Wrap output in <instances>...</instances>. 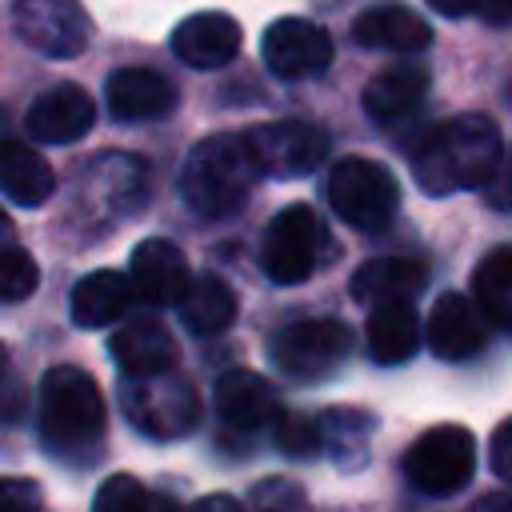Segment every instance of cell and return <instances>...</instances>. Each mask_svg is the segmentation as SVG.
<instances>
[{
    "mask_svg": "<svg viewBox=\"0 0 512 512\" xmlns=\"http://www.w3.org/2000/svg\"><path fill=\"white\" fill-rule=\"evenodd\" d=\"M276 448L284 456H316L324 448V436H320V420L312 416H300V412H280L276 416V432H272Z\"/></svg>",
    "mask_w": 512,
    "mask_h": 512,
    "instance_id": "31",
    "label": "cell"
},
{
    "mask_svg": "<svg viewBox=\"0 0 512 512\" xmlns=\"http://www.w3.org/2000/svg\"><path fill=\"white\" fill-rule=\"evenodd\" d=\"M28 136L40 144H72L80 136L92 132L96 124V104L84 88L76 84H56L48 92H40L24 116Z\"/></svg>",
    "mask_w": 512,
    "mask_h": 512,
    "instance_id": "17",
    "label": "cell"
},
{
    "mask_svg": "<svg viewBox=\"0 0 512 512\" xmlns=\"http://www.w3.org/2000/svg\"><path fill=\"white\" fill-rule=\"evenodd\" d=\"M484 320L460 292H444L428 316V348L440 360H468L484 348Z\"/></svg>",
    "mask_w": 512,
    "mask_h": 512,
    "instance_id": "19",
    "label": "cell"
},
{
    "mask_svg": "<svg viewBox=\"0 0 512 512\" xmlns=\"http://www.w3.org/2000/svg\"><path fill=\"white\" fill-rule=\"evenodd\" d=\"M92 512H152V496L136 476L116 472L96 488Z\"/></svg>",
    "mask_w": 512,
    "mask_h": 512,
    "instance_id": "30",
    "label": "cell"
},
{
    "mask_svg": "<svg viewBox=\"0 0 512 512\" xmlns=\"http://www.w3.org/2000/svg\"><path fill=\"white\" fill-rule=\"evenodd\" d=\"M404 472L428 496H452V492L468 488V480L476 472V440H472V432L460 428V424L428 428L408 448Z\"/></svg>",
    "mask_w": 512,
    "mask_h": 512,
    "instance_id": "8",
    "label": "cell"
},
{
    "mask_svg": "<svg viewBox=\"0 0 512 512\" xmlns=\"http://www.w3.org/2000/svg\"><path fill=\"white\" fill-rule=\"evenodd\" d=\"M484 196H488V204H492V208L512 212V152H504V156H500V164H496L492 180L484 184Z\"/></svg>",
    "mask_w": 512,
    "mask_h": 512,
    "instance_id": "34",
    "label": "cell"
},
{
    "mask_svg": "<svg viewBox=\"0 0 512 512\" xmlns=\"http://www.w3.org/2000/svg\"><path fill=\"white\" fill-rule=\"evenodd\" d=\"M120 408L152 440H180L200 420V396L192 380L180 376L176 368L156 372V376H124Z\"/></svg>",
    "mask_w": 512,
    "mask_h": 512,
    "instance_id": "4",
    "label": "cell"
},
{
    "mask_svg": "<svg viewBox=\"0 0 512 512\" xmlns=\"http://www.w3.org/2000/svg\"><path fill=\"white\" fill-rule=\"evenodd\" d=\"M320 436L324 448L344 464V468H360L368 456V436H372V416L356 412V408H328L320 416Z\"/></svg>",
    "mask_w": 512,
    "mask_h": 512,
    "instance_id": "28",
    "label": "cell"
},
{
    "mask_svg": "<svg viewBox=\"0 0 512 512\" xmlns=\"http://www.w3.org/2000/svg\"><path fill=\"white\" fill-rule=\"evenodd\" d=\"M244 140L252 148L260 176H272V180H300V176L316 172L320 160L328 156V136L304 120L256 124L244 132Z\"/></svg>",
    "mask_w": 512,
    "mask_h": 512,
    "instance_id": "10",
    "label": "cell"
},
{
    "mask_svg": "<svg viewBox=\"0 0 512 512\" xmlns=\"http://www.w3.org/2000/svg\"><path fill=\"white\" fill-rule=\"evenodd\" d=\"M12 28L32 52L48 60H72L92 40V20L80 0H16Z\"/></svg>",
    "mask_w": 512,
    "mask_h": 512,
    "instance_id": "9",
    "label": "cell"
},
{
    "mask_svg": "<svg viewBox=\"0 0 512 512\" xmlns=\"http://www.w3.org/2000/svg\"><path fill=\"white\" fill-rule=\"evenodd\" d=\"M472 292H476L484 316L512 328V248H496L476 264Z\"/></svg>",
    "mask_w": 512,
    "mask_h": 512,
    "instance_id": "27",
    "label": "cell"
},
{
    "mask_svg": "<svg viewBox=\"0 0 512 512\" xmlns=\"http://www.w3.org/2000/svg\"><path fill=\"white\" fill-rule=\"evenodd\" d=\"M176 308L192 336H216L236 320V296L220 276H192Z\"/></svg>",
    "mask_w": 512,
    "mask_h": 512,
    "instance_id": "26",
    "label": "cell"
},
{
    "mask_svg": "<svg viewBox=\"0 0 512 512\" xmlns=\"http://www.w3.org/2000/svg\"><path fill=\"white\" fill-rule=\"evenodd\" d=\"M0 512H40V484L24 476H0Z\"/></svg>",
    "mask_w": 512,
    "mask_h": 512,
    "instance_id": "32",
    "label": "cell"
},
{
    "mask_svg": "<svg viewBox=\"0 0 512 512\" xmlns=\"http://www.w3.org/2000/svg\"><path fill=\"white\" fill-rule=\"evenodd\" d=\"M472 512H512V496H488V500H480Z\"/></svg>",
    "mask_w": 512,
    "mask_h": 512,
    "instance_id": "39",
    "label": "cell"
},
{
    "mask_svg": "<svg viewBox=\"0 0 512 512\" xmlns=\"http://www.w3.org/2000/svg\"><path fill=\"white\" fill-rule=\"evenodd\" d=\"M428 96V68L420 64H392L380 76L368 80L364 88V112L372 124L392 128L400 120H408Z\"/></svg>",
    "mask_w": 512,
    "mask_h": 512,
    "instance_id": "18",
    "label": "cell"
},
{
    "mask_svg": "<svg viewBox=\"0 0 512 512\" xmlns=\"http://www.w3.org/2000/svg\"><path fill=\"white\" fill-rule=\"evenodd\" d=\"M324 224L308 204H288L280 208L260 240V268L272 284H300L316 272L324 256Z\"/></svg>",
    "mask_w": 512,
    "mask_h": 512,
    "instance_id": "6",
    "label": "cell"
},
{
    "mask_svg": "<svg viewBox=\"0 0 512 512\" xmlns=\"http://www.w3.org/2000/svg\"><path fill=\"white\" fill-rule=\"evenodd\" d=\"M152 512H180V508H176L168 496H160V500H152Z\"/></svg>",
    "mask_w": 512,
    "mask_h": 512,
    "instance_id": "40",
    "label": "cell"
},
{
    "mask_svg": "<svg viewBox=\"0 0 512 512\" xmlns=\"http://www.w3.org/2000/svg\"><path fill=\"white\" fill-rule=\"evenodd\" d=\"M104 396L84 368H48L40 384V436L44 448L68 460H84L104 440Z\"/></svg>",
    "mask_w": 512,
    "mask_h": 512,
    "instance_id": "3",
    "label": "cell"
},
{
    "mask_svg": "<svg viewBox=\"0 0 512 512\" xmlns=\"http://www.w3.org/2000/svg\"><path fill=\"white\" fill-rule=\"evenodd\" d=\"M216 416L228 432L236 436H252L268 424H276L280 408H276V392L272 384L260 376V372H248V368H232L216 380Z\"/></svg>",
    "mask_w": 512,
    "mask_h": 512,
    "instance_id": "15",
    "label": "cell"
},
{
    "mask_svg": "<svg viewBox=\"0 0 512 512\" xmlns=\"http://www.w3.org/2000/svg\"><path fill=\"white\" fill-rule=\"evenodd\" d=\"M192 512H244V504L236 496H228V492H208V496H200L192 504Z\"/></svg>",
    "mask_w": 512,
    "mask_h": 512,
    "instance_id": "37",
    "label": "cell"
},
{
    "mask_svg": "<svg viewBox=\"0 0 512 512\" xmlns=\"http://www.w3.org/2000/svg\"><path fill=\"white\" fill-rule=\"evenodd\" d=\"M244 44L240 24L228 12H192L172 28V52L180 64L196 72H212L236 60Z\"/></svg>",
    "mask_w": 512,
    "mask_h": 512,
    "instance_id": "13",
    "label": "cell"
},
{
    "mask_svg": "<svg viewBox=\"0 0 512 512\" xmlns=\"http://www.w3.org/2000/svg\"><path fill=\"white\" fill-rule=\"evenodd\" d=\"M128 280H132V292L144 300V304H180V296L188 292L192 284V272H188V260L184 252L172 244V240H140L132 248V260H128Z\"/></svg>",
    "mask_w": 512,
    "mask_h": 512,
    "instance_id": "14",
    "label": "cell"
},
{
    "mask_svg": "<svg viewBox=\"0 0 512 512\" xmlns=\"http://www.w3.org/2000/svg\"><path fill=\"white\" fill-rule=\"evenodd\" d=\"M352 40L360 48H388V52H420L432 44V28L408 4H376L356 16Z\"/></svg>",
    "mask_w": 512,
    "mask_h": 512,
    "instance_id": "21",
    "label": "cell"
},
{
    "mask_svg": "<svg viewBox=\"0 0 512 512\" xmlns=\"http://www.w3.org/2000/svg\"><path fill=\"white\" fill-rule=\"evenodd\" d=\"M368 356L376 364H404L416 356L420 348V320H416V308L408 300H396V304H376L368 312Z\"/></svg>",
    "mask_w": 512,
    "mask_h": 512,
    "instance_id": "24",
    "label": "cell"
},
{
    "mask_svg": "<svg viewBox=\"0 0 512 512\" xmlns=\"http://www.w3.org/2000/svg\"><path fill=\"white\" fill-rule=\"evenodd\" d=\"M504 156V136L492 116L460 112L420 136L412 152V176L428 196H456L484 188Z\"/></svg>",
    "mask_w": 512,
    "mask_h": 512,
    "instance_id": "1",
    "label": "cell"
},
{
    "mask_svg": "<svg viewBox=\"0 0 512 512\" xmlns=\"http://www.w3.org/2000/svg\"><path fill=\"white\" fill-rule=\"evenodd\" d=\"M424 4L440 16H472V12H484L488 0H424Z\"/></svg>",
    "mask_w": 512,
    "mask_h": 512,
    "instance_id": "36",
    "label": "cell"
},
{
    "mask_svg": "<svg viewBox=\"0 0 512 512\" xmlns=\"http://www.w3.org/2000/svg\"><path fill=\"white\" fill-rule=\"evenodd\" d=\"M256 176L260 168L252 160L244 132L208 136L188 152L180 168V200L204 220H224L236 208H244Z\"/></svg>",
    "mask_w": 512,
    "mask_h": 512,
    "instance_id": "2",
    "label": "cell"
},
{
    "mask_svg": "<svg viewBox=\"0 0 512 512\" xmlns=\"http://www.w3.org/2000/svg\"><path fill=\"white\" fill-rule=\"evenodd\" d=\"M252 496H256V508L260 512H288V508L300 504V488L288 484V480H264Z\"/></svg>",
    "mask_w": 512,
    "mask_h": 512,
    "instance_id": "33",
    "label": "cell"
},
{
    "mask_svg": "<svg viewBox=\"0 0 512 512\" xmlns=\"http://www.w3.org/2000/svg\"><path fill=\"white\" fill-rule=\"evenodd\" d=\"M264 68L280 80H304L332 64V36L304 20V16H280L260 36Z\"/></svg>",
    "mask_w": 512,
    "mask_h": 512,
    "instance_id": "11",
    "label": "cell"
},
{
    "mask_svg": "<svg viewBox=\"0 0 512 512\" xmlns=\"http://www.w3.org/2000/svg\"><path fill=\"white\" fill-rule=\"evenodd\" d=\"M112 360L124 376H156L176 364V340L160 320H128L108 340Z\"/></svg>",
    "mask_w": 512,
    "mask_h": 512,
    "instance_id": "20",
    "label": "cell"
},
{
    "mask_svg": "<svg viewBox=\"0 0 512 512\" xmlns=\"http://www.w3.org/2000/svg\"><path fill=\"white\" fill-rule=\"evenodd\" d=\"M40 284V268L24 248H0V300L16 304L28 300Z\"/></svg>",
    "mask_w": 512,
    "mask_h": 512,
    "instance_id": "29",
    "label": "cell"
},
{
    "mask_svg": "<svg viewBox=\"0 0 512 512\" xmlns=\"http://www.w3.org/2000/svg\"><path fill=\"white\" fill-rule=\"evenodd\" d=\"M484 16H488V24H512V0H488Z\"/></svg>",
    "mask_w": 512,
    "mask_h": 512,
    "instance_id": "38",
    "label": "cell"
},
{
    "mask_svg": "<svg viewBox=\"0 0 512 512\" xmlns=\"http://www.w3.org/2000/svg\"><path fill=\"white\" fill-rule=\"evenodd\" d=\"M148 192V168L136 156H100L84 172V208L104 220L128 216Z\"/></svg>",
    "mask_w": 512,
    "mask_h": 512,
    "instance_id": "12",
    "label": "cell"
},
{
    "mask_svg": "<svg viewBox=\"0 0 512 512\" xmlns=\"http://www.w3.org/2000/svg\"><path fill=\"white\" fill-rule=\"evenodd\" d=\"M56 188L52 164L24 140L0 132V192L20 208H40Z\"/></svg>",
    "mask_w": 512,
    "mask_h": 512,
    "instance_id": "22",
    "label": "cell"
},
{
    "mask_svg": "<svg viewBox=\"0 0 512 512\" xmlns=\"http://www.w3.org/2000/svg\"><path fill=\"white\" fill-rule=\"evenodd\" d=\"M104 100H108L112 120L148 124V120H164L180 96H176V84L156 68H120L108 76Z\"/></svg>",
    "mask_w": 512,
    "mask_h": 512,
    "instance_id": "16",
    "label": "cell"
},
{
    "mask_svg": "<svg viewBox=\"0 0 512 512\" xmlns=\"http://www.w3.org/2000/svg\"><path fill=\"white\" fill-rule=\"evenodd\" d=\"M348 352H352V332L340 320H296L280 328L268 344L272 364L300 384H316L332 376Z\"/></svg>",
    "mask_w": 512,
    "mask_h": 512,
    "instance_id": "7",
    "label": "cell"
},
{
    "mask_svg": "<svg viewBox=\"0 0 512 512\" xmlns=\"http://www.w3.org/2000/svg\"><path fill=\"white\" fill-rule=\"evenodd\" d=\"M324 192H328L332 212L344 224L360 228V232L388 228L392 216H396V208H400V184H396V176L384 164L368 160V156H344V160H336L328 168Z\"/></svg>",
    "mask_w": 512,
    "mask_h": 512,
    "instance_id": "5",
    "label": "cell"
},
{
    "mask_svg": "<svg viewBox=\"0 0 512 512\" xmlns=\"http://www.w3.org/2000/svg\"><path fill=\"white\" fill-rule=\"evenodd\" d=\"M424 288V268L416 260H404V256H384V260H368L356 268L348 292L352 300L360 304H396V300H408L412 292Z\"/></svg>",
    "mask_w": 512,
    "mask_h": 512,
    "instance_id": "25",
    "label": "cell"
},
{
    "mask_svg": "<svg viewBox=\"0 0 512 512\" xmlns=\"http://www.w3.org/2000/svg\"><path fill=\"white\" fill-rule=\"evenodd\" d=\"M488 460H492V472H496L504 484H512V420H504V424L492 432V440H488Z\"/></svg>",
    "mask_w": 512,
    "mask_h": 512,
    "instance_id": "35",
    "label": "cell"
},
{
    "mask_svg": "<svg viewBox=\"0 0 512 512\" xmlns=\"http://www.w3.org/2000/svg\"><path fill=\"white\" fill-rule=\"evenodd\" d=\"M4 376H8V348L0 344V384H4Z\"/></svg>",
    "mask_w": 512,
    "mask_h": 512,
    "instance_id": "41",
    "label": "cell"
},
{
    "mask_svg": "<svg viewBox=\"0 0 512 512\" xmlns=\"http://www.w3.org/2000/svg\"><path fill=\"white\" fill-rule=\"evenodd\" d=\"M132 296L136 292H132V280L124 272H112V268L88 272L72 288V300H68L72 324H80V328H108V324H116L128 312Z\"/></svg>",
    "mask_w": 512,
    "mask_h": 512,
    "instance_id": "23",
    "label": "cell"
},
{
    "mask_svg": "<svg viewBox=\"0 0 512 512\" xmlns=\"http://www.w3.org/2000/svg\"><path fill=\"white\" fill-rule=\"evenodd\" d=\"M0 232H4V212H0Z\"/></svg>",
    "mask_w": 512,
    "mask_h": 512,
    "instance_id": "42",
    "label": "cell"
}]
</instances>
